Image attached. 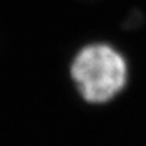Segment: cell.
<instances>
[{"mask_svg":"<svg viewBox=\"0 0 146 146\" xmlns=\"http://www.w3.org/2000/svg\"><path fill=\"white\" fill-rule=\"evenodd\" d=\"M72 77L89 103H106L125 88L127 65L123 56L107 43L83 47L72 62Z\"/></svg>","mask_w":146,"mask_h":146,"instance_id":"6da1fadb","label":"cell"}]
</instances>
